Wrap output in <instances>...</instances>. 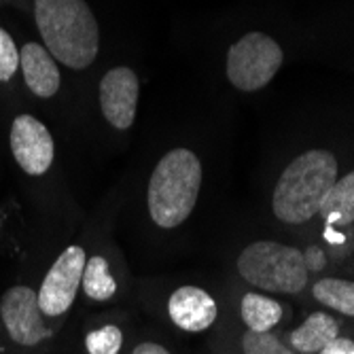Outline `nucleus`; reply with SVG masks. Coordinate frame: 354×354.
<instances>
[{
	"label": "nucleus",
	"instance_id": "f257e3e1",
	"mask_svg": "<svg viewBox=\"0 0 354 354\" xmlns=\"http://www.w3.org/2000/svg\"><path fill=\"white\" fill-rule=\"evenodd\" d=\"M35 19L47 51L68 68L85 71L100 49V28L85 0H35Z\"/></svg>",
	"mask_w": 354,
	"mask_h": 354
},
{
	"label": "nucleus",
	"instance_id": "f03ea898",
	"mask_svg": "<svg viewBox=\"0 0 354 354\" xmlns=\"http://www.w3.org/2000/svg\"><path fill=\"white\" fill-rule=\"evenodd\" d=\"M337 180V159L325 149H312L295 157L280 174L272 210L282 223L301 225L318 214L320 204Z\"/></svg>",
	"mask_w": 354,
	"mask_h": 354
},
{
	"label": "nucleus",
	"instance_id": "7ed1b4c3",
	"mask_svg": "<svg viewBox=\"0 0 354 354\" xmlns=\"http://www.w3.org/2000/svg\"><path fill=\"white\" fill-rule=\"evenodd\" d=\"M202 187V164L198 155L189 149H172L159 159L151 174L147 206L153 223L172 230L196 208Z\"/></svg>",
	"mask_w": 354,
	"mask_h": 354
},
{
	"label": "nucleus",
	"instance_id": "20e7f679",
	"mask_svg": "<svg viewBox=\"0 0 354 354\" xmlns=\"http://www.w3.org/2000/svg\"><path fill=\"white\" fill-rule=\"evenodd\" d=\"M238 272L246 282L272 293H299L310 274L301 250L270 240L248 244L238 257Z\"/></svg>",
	"mask_w": 354,
	"mask_h": 354
},
{
	"label": "nucleus",
	"instance_id": "39448f33",
	"mask_svg": "<svg viewBox=\"0 0 354 354\" xmlns=\"http://www.w3.org/2000/svg\"><path fill=\"white\" fill-rule=\"evenodd\" d=\"M282 59L284 53L272 37L248 32L227 51V79L240 91L263 89L280 71Z\"/></svg>",
	"mask_w": 354,
	"mask_h": 354
},
{
	"label": "nucleus",
	"instance_id": "423d86ee",
	"mask_svg": "<svg viewBox=\"0 0 354 354\" xmlns=\"http://www.w3.org/2000/svg\"><path fill=\"white\" fill-rule=\"evenodd\" d=\"M85 263V250L81 246H68L57 257L37 293L43 314L59 316L71 310L83 280Z\"/></svg>",
	"mask_w": 354,
	"mask_h": 354
},
{
	"label": "nucleus",
	"instance_id": "0eeeda50",
	"mask_svg": "<svg viewBox=\"0 0 354 354\" xmlns=\"http://www.w3.org/2000/svg\"><path fill=\"white\" fill-rule=\"evenodd\" d=\"M0 316L11 339L19 346H37L51 337V329L43 323L39 295L30 286L9 288L0 301Z\"/></svg>",
	"mask_w": 354,
	"mask_h": 354
},
{
	"label": "nucleus",
	"instance_id": "6e6552de",
	"mask_svg": "<svg viewBox=\"0 0 354 354\" xmlns=\"http://www.w3.org/2000/svg\"><path fill=\"white\" fill-rule=\"evenodd\" d=\"M11 153L19 168L30 176L45 174L55 155V145L51 132L32 115H19L11 125Z\"/></svg>",
	"mask_w": 354,
	"mask_h": 354
},
{
	"label": "nucleus",
	"instance_id": "1a4fd4ad",
	"mask_svg": "<svg viewBox=\"0 0 354 354\" xmlns=\"http://www.w3.org/2000/svg\"><path fill=\"white\" fill-rule=\"evenodd\" d=\"M100 106L104 119L117 130L132 127L138 106V77L132 68L117 66L102 77Z\"/></svg>",
	"mask_w": 354,
	"mask_h": 354
},
{
	"label": "nucleus",
	"instance_id": "9d476101",
	"mask_svg": "<svg viewBox=\"0 0 354 354\" xmlns=\"http://www.w3.org/2000/svg\"><path fill=\"white\" fill-rule=\"evenodd\" d=\"M168 314L172 323L189 333H200L212 327L216 320L214 299L198 286H180L168 299Z\"/></svg>",
	"mask_w": 354,
	"mask_h": 354
},
{
	"label": "nucleus",
	"instance_id": "9b49d317",
	"mask_svg": "<svg viewBox=\"0 0 354 354\" xmlns=\"http://www.w3.org/2000/svg\"><path fill=\"white\" fill-rule=\"evenodd\" d=\"M19 66L28 89L39 98H51L59 89L55 57L39 43H26L19 51Z\"/></svg>",
	"mask_w": 354,
	"mask_h": 354
},
{
	"label": "nucleus",
	"instance_id": "f8f14e48",
	"mask_svg": "<svg viewBox=\"0 0 354 354\" xmlns=\"http://www.w3.org/2000/svg\"><path fill=\"white\" fill-rule=\"evenodd\" d=\"M339 335V327L329 314L323 312H312L306 323L299 325L291 333V348L304 354L320 352L329 342H333Z\"/></svg>",
	"mask_w": 354,
	"mask_h": 354
},
{
	"label": "nucleus",
	"instance_id": "ddd939ff",
	"mask_svg": "<svg viewBox=\"0 0 354 354\" xmlns=\"http://www.w3.org/2000/svg\"><path fill=\"white\" fill-rule=\"evenodd\" d=\"M318 214H323V218L327 221V227L354 223V172L333 183L323 204H320Z\"/></svg>",
	"mask_w": 354,
	"mask_h": 354
},
{
	"label": "nucleus",
	"instance_id": "4468645a",
	"mask_svg": "<svg viewBox=\"0 0 354 354\" xmlns=\"http://www.w3.org/2000/svg\"><path fill=\"white\" fill-rule=\"evenodd\" d=\"M240 314H242V320L250 331L266 333L280 323L282 306L272 297H266L259 293H248L242 299Z\"/></svg>",
	"mask_w": 354,
	"mask_h": 354
},
{
	"label": "nucleus",
	"instance_id": "2eb2a0df",
	"mask_svg": "<svg viewBox=\"0 0 354 354\" xmlns=\"http://www.w3.org/2000/svg\"><path fill=\"white\" fill-rule=\"evenodd\" d=\"M81 284L85 295L95 301H106L117 293V282L109 272V263L104 257H89L83 270Z\"/></svg>",
	"mask_w": 354,
	"mask_h": 354
},
{
	"label": "nucleus",
	"instance_id": "dca6fc26",
	"mask_svg": "<svg viewBox=\"0 0 354 354\" xmlns=\"http://www.w3.org/2000/svg\"><path fill=\"white\" fill-rule=\"evenodd\" d=\"M314 297L331 310H337L346 316H354V282L339 278H323L312 288Z\"/></svg>",
	"mask_w": 354,
	"mask_h": 354
},
{
	"label": "nucleus",
	"instance_id": "f3484780",
	"mask_svg": "<svg viewBox=\"0 0 354 354\" xmlns=\"http://www.w3.org/2000/svg\"><path fill=\"white\" fill-rule=\"evenodd\" d=\"M85 346H87L89 354H119V350L123 346V335H121L119 327L106 325L102 329H95V331L87 333Z\"/></svg>",
	"mask_w": 354,
	"mask_h": 354
},
{
	"label": "nucleus",
	"instance_id": "a211bd4d",
	"mask_svg": "<svg viewBox=\"0 0 354 354\" xmlns=\"http://www.w3.org/2000/svg\"><path fill=\"white\" fill-rule=\"evenodd\" d=\"M242 348L244 354H293L284 344L278 342L272 333H257V331H246L242 337Z\"/></svg>",
	"mask_w": 354,
	"mask_h": 354
},
{
	"label": "nucleus",
	"instance_id": "6ab92c4d",
	"mask_svg": "<svg viewBox=\"0 0 354 354\" xmlns=\"http://www.w3.org/2000/svg\"><path fill=\"white\" fill-rule=\"evenodd\" d=\"M19 66V53L7 30L0 28V81H9Z\"/></svg>",
	"mask_w": 354,
	"mask_h": 354
},
{
	"label": "nucleus",
	"instance_id": "aec40b11",
	"mask_svg": "<svg viewBox=\"0 0 354 354\" xmlns=\"http://www.w3.org/2000/svg\"><path fill=\"white\" fill-rule=\"evenodd\" d=\"M304 261H306V268L308 272H320L325 268V252L323 248L318 246H310L304 254Z\"/></svg>",
	"mask_w": 354,
	"mask_h": 354
},
{
	"label": "nucleus",
	"instance_id": "412c9836",
	"mask_svg": "<svg viewBox=\"0 0 354 354\" xmlns=\"http://www.w3.org/2000/svg\"><path fill=\"white\" fill-rule=\"evenodd\" d=\"M320 354H354V342L337 335L333 342H329L323 350H320Z\"/></svg>",
	"mask_w": 354,
	"mask_h": 354
},
{
	"label": "nucleus",
	"instance_id": "4be33fe9",
	"mask_svg": "<svg viewBox=\"0 0 354 354\" xmlns=\"http://www.w3.org/2000/svg\"><path fill=\"white\" fill-rule=\"evenodd\" d=\"M132 354H170L164 346H159V344H153V342H145V344H138L134 348Z\"/></svg>",
	"mask_w": 354,
	"mask_h": 354
},
{
	"label": "nucleus",
	"instance_id": "5701e85b",
	"mask_svg": "<svg viewBox=\"0 0 354 354\" xmlns=\"http://www.w3.org/2000/svg\"><path fill=\"white\" fill-rule=\"evenodd\" d=\"M325 240L331 242V244H344L346 242V236L335 232L333 227H325Z\"/></svg>",
	"mask_w": 354,
	"mask_h": 354
}]
</instances>
